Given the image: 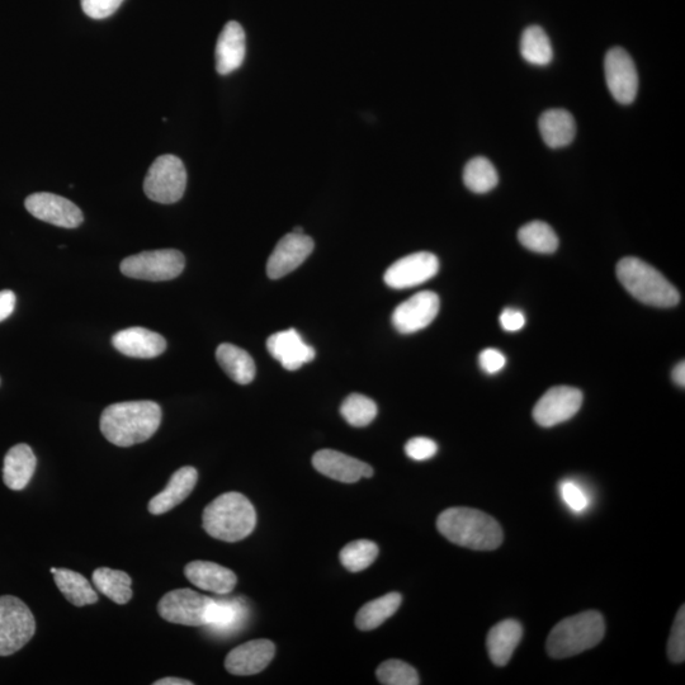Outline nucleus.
Segmentation results:
<instances>
[{
    "mask_svg": "<svg viewBox=\"0 0 685 685\" xmlns=\"http://www.w3.org/2000/svg\"><path fill=\"white\" fill-rule=\"evenodd\" d=\"M190 680L179 679V678H164L154 682V685H192Z\"/></svg>",
    "mask_w": 685,
    "mask_h": 685,
    "instance_id": "45",
    "label": "nucleus"
},
{
    "mask_svg": "<svg viewBox=\"0 0 685 685\" xmlns=\"http://www.w3.org/2000/svg\"><path fill=\"white\" fill-rule=\"evenodd\" d=\"M518 239L524 248L535 253L551 254L559 248V238L554 229L543 221H532L524 225L519 230Z\"/></svg>",
    "mask_w": 685,
    "mask_h": 685,
    "instance_id": "32",
    "label": "nucleus"
},
{
    "mask_svg": "<svg viewBox=\"0 0 685 685\" xmlns=\"http://www.w3.org/2000/svg\"><path fill=\"white\" fill-rule=\"evenodd\" d=\"M216 359L222 370L236 384L248 385L254 380L257 368L252 356L244 349L230 343L221 344L217 348Z\"/></svg>",
    "mask_w": 685,
    "mask_h": 685,
    "instance_id": "27",
    "label": "nucleus"
},
{
    "mask_svg": "<svg viewBox=\"0 0 685 685\" xmlns=\"http://www.w3.org/2000/svg\"><path fill=\"white\" fill-rule=\"evenodd\" d=\"M186 187L187 170L176 155H162L155 159L144 181L145 195L163 205L181 200Z\"/></svg>",
    "mask_w": 685,
    "mask_h": 685,
    "instance_id": "7",
    "label": "nucleus"
},
{
    "mask_svg": "<svg viewBox=\"0 0 685 685\" xmlns=\"http://www.w3.org/2000/svg\"><path fill=\"white\" fill-rule=\"evenodd\" d=\"M112 344L118 352L132 358H155L167 349V340L162 335L145 328L121 330L113 335Z\"/></svg>",
    "mask_w": 685,
    "mask_h": 685,
    "instance_id": "20",
    "label": "nucleus"
},
{
    "mask_svg": "<svg viewBox=\"0 0 685 685\" xmlns=\"http://www.w3.org/2000/svg\"><path fill=\"white\" fill-rule=\"evenodd\" d=\"M521 54L529 64L546 66L554 58L550 39L540 26H529L521 39Z\"/></svg>",
    "mask_w": 685,
    "mask_h": 685,
    "instance_id": "31",
    "label": "nucleus"
},
{
    "mask_svg": "<svg viewBox=\"0 0 685 685\" xmlns=\"http://www.w3.org/2000/svg\"><path fill=\"white\" fill-rule=\"evenodd\" d=\"M581 404H583V392L575 387H552L538 400L533 409V418L541 427H555L575 417Z\"/></svg>",
    "mask_w": 685,
    "mask_h": 685,
    "instance_id": "10",
    "label": "nucleus"
},
{
    "mask_svg": "<svg viewBox=\"0 0 685 685\" xmlns=\"http://www.w3.org/2000/svg\"><path fill=\"white\" fill-rule=\"evenodd\" d=\"M16 309V295L11 290L0 291V323L13 314Z\"/></svg>",
    "mask_w": 685,
    "mask_h": 685,
    "instance_id": "43",
    "label": "nucleus"
},
{
    "mask_svg": "<svg viewBox=\"0 0 685 685\" xmlns=\"http://www.w3.org/2000/svg\"><path fill=\"white\" fill-rule=\"evenodd\" d=\"M36 633L31 609L17 597H0V656L16 654Z\"/></svg>",
    "mask_w": 685,
    "mask_h": 685,
    "instance_id": "6",
    "label": "nucleus"
},
{
    "mask_svg": "<svg viewBox=\"0 0 685 685\" xmlns=\"http://www.w3.org/2000/svg\"><path fill=\"white\" fill-rule=\"evenodd\" d=\"M479 363L481 370L488 375H495L507 365V358L498 349L488 348L480 353Z\"/></svg>",
    "mask_w": 685,
    "mask_h": 685,
    "instance_id": "41",
    "label": "nucleus"
},
{
    "mask_svg": "<svg viewBox=\"0 0 685 685\" xmlns=\"http://www.w3.org/2000/svg\"><path fill=\"white\" fill-rule=\"evenodd\" d=\"M267 349L287 371L299 370L315 358V349L307 346L295 329L271 335L267 340Z\"/></svg>",
    "mask_w": 685,
    "mask_h": 685,
    "instance_id": "19",
    "label": "nucleus"
},
{
    "mask_svg": "<svg viewBox=\"0 0 685 685\" xmlns=\"http://www.w3.org/2000/svg\"><path fill=\"white\" fill-rule=\"evenodd\" d=\"M340 414L352 427H367L375 420L377 405L375 401L365 395L352 394L340 406Z\"/></svg>",
    "mask_w": 685,
    "mask_h": 685,
    "instance_id": "35",
    "label": "nucleus"
},
{
    "mask_svg": "<svg viewBox=\"0 0 685 685\" xmlns=\"http://www.w3.org/2000/svg\"><path fill=\"white\" fill-rule=\"evenodd\" d=\"M93 583L112 602L126 604L131 601L132 580L125 571L99 568L93 573Z\"/></svg>",
    "mask_w": 685,
    "mask_h": 685,
    "instance_id": "30",
    "label": "nucleus"
},
{
    "mask_svg": "<svg viewBox=\"0 0 685 685\" xmlns=\"http://www.w3.org/2000/svg\"><path fill=\"white\" fill-rule=\"evenodd\" d=\"M403 602L399 593H389L375 601L368 602L359 609L356 616V626L361 631H372L394 616Z\"/></svg>",
    "mask_w": 685,
    "mask_h": 685,
    "instance_id": "29",
    "label": "nucleus"
},
{
    "mask_svg": "<svg viewBox=\"0 0 685 685\" xmlns=\"http://www.w3.org/2000/svg\"><path fill=\"white\" fill-rule=\"evenodd\" d=\"M202 524L212 538L238 542L252 535L257 526V513L247 496L226 493L203 510Z\"/></svg>",
    "mask_w": 685,
    "mask_h": 685,
    "instance_id": "3",
    "label": "nucleus"
},
{
    "mask_svg": "<svg viewBox=\"0 0 685 685\" xmlns=\"http://www.w3.org/2000/svg\"><path fill=\"white\" fill-rule=\"evenodd\" d=\"M561 498L564 500L565 504L575 513L584 512L587 510L590 504L587 493L584 489H581L579 484L574 483V481L566 480L560 485Z\"/></svg>",
    "mask_w": 685,
    "mask_h": 685,
    "instance_id": "38",
    "label": "nucleus"
},
{
    "mask_svg": "<svg viewBox=\"0 0 685 685\" xmlns=\"http://www.w3.org/2000/svg\"><path fill=\"white\" fill-rule=\"evenodd\" d=\"M28 212L36 219L49 222L59 228L75 229L84 220L83 212L68 198L54 193L40 192L28 196L25 201Z\"/></svg>",
    "mask_w": 685,
    "mask_h": 685,
    "instance_id": "13",
    "label": "nucleus"
},
{
    "mask_svg": "<svg viewBox=\"0 0 685 685\" xmlns=\"http://www.w3.org/2000/svg\"><path fill=\"white\" fill-rule=\"evenodd\" d=\"M523 637V627L516 620H505L491 628L486 647L494 665L505 666L516 651Z\"/></svg>",
    "mask_w": 685,
    "mask_h": 685,
    "instance_id": "24",
    "label": "nucleus"
},
{
    "mask_svg": "<svg viewBox=\"0 0 685 685\" xmlns=\"http://www.w3.org/2000/svg\"><path fill=\"white\" fill-rule=\"evenodd\" d=\"M439 271V261L436 255L429 252H419L408 255L396 261L387 269L384 280L386 285L394 290H405L432 280Z\"/></svg>",
    "mask_w": 685,
    "mask_h": 685,
    "instance_id": "12",
    "label": "nucleus"
},
{
    "mask_svg": "<svg viewBox=\"0 0 685 685\" xmlns=\"http://www.w3.org/2000/svg\"><path fill=\"white\" fill-rule=\"evenodd\" d=\"M162 423V409L154 401H126L107 406L101 415V432L117 447L148 441Z\"/></svg>",
    "mask_w": 685,
    "mask_h": 685,
    "instance_id": "1",
    "label": "nucleus"
},
{
    "mask_svg": "<svg viewBox=\"0 0 685 685\" xmlns=\"http://www.w3.org/2000/svg\"><path fill=\"white\" fill-rule=\"evenodd\" d=\"M673 380L680 387H685V365L684 361L678 363L673 370Z\"/></svg>",
    "mask_w": 685,
    "mask_h": 685,
    "instance_id": "44",
    "label": "nucleus"
},
{
    "mask_svg": "<svg viewBox=\"0 0 685 685\" xmlns=\"http://www.w3.org/2000/svg\"><path fill=\"white\" fill-rule=\"evenodd\" d=\"M250 618V607L247 599L212 598L209 614H207V632L215 637L234 636L243 630Z\"/></svg>",
    "mask_w": 685,
    "mask_h": 685,
    "instance_id": "14",
    "label": "nucleus"
},
{
    "mask_svg": "<svg viewBox=\"0 0 685 685\" xmlns=\"http://www.w3.org/2000/svg\"><path fill=\"white\" fill-rule=\"evenodd\" d=\"M604 635L606 622L601 613H579L554 627L547 639V654L554 659L571 658L601 644Z\"/></svg>",
    "mask_w": 685,
    "mask_h": 685,
    "instance_id": "4",
    "label": "nucleus"
},
{
    "mask_svg": "<svg viewBox=\"0 0 685 685\" xmlns=\"http://www.w3.org/2000/svg\"><path fill=\"white\" fill-rule=\"evenodd\" d=\"M198 481L195 467L184 466L170 477L167 488L155 495L148 505L149 512L154 516H162L169 510L176 508L191 495Z\"/></svg>",
    "mask_w": 685,
    "mask_h": 685,
    "instance_id": "23",
    "label": "nucleus"
},
{
    "mask_svg": "<svg viewBox=\"0 0 685 685\" xmlns=\"http://www.w3.org/2000/svg\"><path fill=\"white\" fill-rule=\"evenodd\" d=\"M540 132L543 141L552 149L565 148L573 143L576 135V124L573 115L561 108H554L542 113Z\"/></svg>",
    "mask_w": 685,
    "mask_h": 685,
    "instance_id": "26",
    "label": "nucleus"
},
{
    "mask_svg": "<svg viewBox=\"0 0 685 685\" xmlns=\"http://www.w3.org/2000/svg\"><path fill=\"white\" fill-rule=\"evenodd\" d=\"M377 679L384 685H418L420 683L417 670L401 660H387L376 672Z\"/></svg>",
    "mask_w": 685,
    "mask_h": 685,
    "instance_id": "36",
    "label": "nucleus"
},
{
    "mask_svg": "<svg viewBox=\"0 0 685 685\" xmlns=\"http://www.w3.org/2000/svg\"><path fill=\"white\" fill-rule=\"evenodd\" d=\"M465 186L474 193H488L499 182L498 173L490 160L477 157L467 163L464 170Z\"/></svg>",
    "mask_w": 685,
    "mask_h": 685,
    "instance_id": "33",
    "label": "nucleus"
},
{
    "mask_svg": "<svg viewBox=\"0 0 685 685\" xmlns=\"http://www.w3.org/2000/svg\"><path fill=\"white\" fill-rule=\"evenodd\" d=\"M184 574L195 587L219 595L230 594L238 583L233 571L210 561L190 562L184 569Z\"/></svg>",
    "mask_w": 685,
    "mask_h": 685,
    "instance_id": "22",
    "label": "nucleus"
},
{
    "mask_svg": "<svg viewBox=\"0 0 685 685\" xmlns=\"http://www.w3.org/2000/svg\"><path fill=\"white\" fill-rule=\"evenodd\" d=\"M500 325H502L505 332H519L526 325V316H524L522 311L508 307L500 315Z\"/></svg>",
    "mask_w": 685,
    "mask_h": 685,
    "instance_id": "42",
    "label": "nucleus"
},
{
    "mask_svg": "<svg viewBox=\"0 0 685 685\" xmlns=\"http://www.w3.org/2000/svg\"><path fill=\"white\" fill-rule=\"evenodd\" d=\"M617 277L628 294L642 304L655 307L678 305L680 295L658 269L639 258H623L617 264Z\"/></svg>",
    "mask_w": 685,
    "mask_h": 685,
    "instance_id": "5",
    "label": "nucleus"
},
{
    "mask_svg": "<svg viewBox=\"0 0 685 685\" xmlns=\"http://www.w3.org/2000/svg\"><path fill=\"white\" fill-rule=\"evenodd\" d=\"M186 258L176 249L153 250L131 255L121 262V272L126 277L151 282L170 281L181 276Z\"/></svg>",
    "mask_w": 685,
    "mask_h": 685,
    "instance_id": "8",
    "label": "nucleus"
},
{
    "mask_svg": "<svg viewBox=\"0 0 685 685\" xmlns=\"http://www.w3.org/2000/svg\"><path fill=\"white\" fill-rule=\"evenodd\" d=\"M55 583L68 602L75 607L89 606L98 602V595L91 583L77 571L68 569H56Z\"/></svg>",
    "mask_w": 685,
    "mask_h": 685,
    "instance_id": "28",
    "label": "nucleus"
},
{
    "mask_svg": "<svg viewBox=\"0 0 685 685\" xmlns=\"http://www.w3.org/2000/svg\"><path fill=\"white\" fill-rule=\"evenodd\" d=\"M313 465L320 474L344 484H354L362 477L368 479L373 475L372 467L366 462L333 450L316 452L313 457Z\"/></svg>",
    "mask_w": 685,
    "mask_h": 685,
    "instance_id": "18",
    "label": "nucleus"
},
{
    "mask_svg": "<svg viewBox=\"0 0 685 685\" xmlns=\"http://www.w3.org/2000/svg\"><path fill=\"white\" fill-rule=\"evenodd\" d=\"M247 53V39L240 23H226L216 45V70L220 75H229L242 66Z\"/></svg>",
    "mask_w": 685,
    "mask_h": 685,
    "instance_id": "21",
    "label": "nucleus"
},
{
    "mask_svg": "<svg viewBox=\"0 0 685 685\" xmlns=\"http://www.w3.org/2000/svg\"><path fill=\"white\" fill-rule=\"evenodd\" d=\"M212 598L205 597L192 589H176L165 594L158 604L163 620L176 625L203 627Z\"/></svg>",
    "mask_w": 685,
    "mask_h": 685,
    "instance_id": "9",
    "label": "nucleus"
},
{
    "mask_svg": "<svg viewBox=\"0 0 685 685\" xmlns=\"http://www.w3.org/2000/svg\"><path fill=\"white\" fill-rule=\"evenodd\" d=\"M379 556V546L370 540H358L349 543L340 551V562L352 573L370 568Z\"/></svg>",
    "mask_w": 685,
    "mask_h": 685,
    "instance_id": "34",
    "label": "nucleus"
},
{
    "mask_svg": "<svg viewBox=\"0 0 685 685\" xmlns=\"http://www.w3.org/2000/svg\"><path fill=\"white\" fill-rule=\"evenodd\" d=\"M37 458L28 444H17L4 458L3 481L11 490H23L35 474Z\"/></svg>",
    "mask_w": 685,
    "mask_h": 685,
    "instance_id": "25",
    "label": "nucleus"
},
{
    "mask_svg": "<svg viewBox=\"0 0 685 685\" xmlns=\"http://www.w3.org/2000/svg\"><path fill=\"white\" fill-rule=\"evenodd\" d=\"M439 305V297L434 292H418L396 307L392 314V324L401 334L420 332L437 318Z\"/></svg>",
    "mask_w": 685,
    "mask_h": 685,
    "instance_id": "15",
    "label": "nucleus"
},
{
    "mask_svg": "<svg viewBox=\"0 0 685 685\" xmlns=\"http://www.w3.org/2000/svg\"><path fill=\"white\" fill-rule=\"evenodd\" d=\"M439 533L457 546L475 551H493L502 545L500 524L481 510L458 507L444 510L437 519Z\"/></svg>",
    "mask_w": 685,
    "mask_h": 685,
    "instance_id": "2",
    "label": "nucleus"
},
{
    "mask_svg": "<svg viewBox=\"0 0 685 685\" xmlns=\"http://www.w3.org/2000/svg\"><path fill=\"white\" fill-rule=\"evenodd\" d=\"M276 654L272 641L262 639L245 642L226 656L225 668L230 674L248 677L263 672Z\"/></svg>",
    "mask_w": 685,
    "mask_h": 685,
    "instance_id": "17",
    "label": "nucleus"
},
{
    "mask_svg": "<svg viewBox=\"0 0 685 685\" xmlns=\"http://www.w3.org/2000/svg\"><path fill=\"white\" fill-rule=\"evenodd\" d=\"M604 72L613 98L621 105H631L639 91V75L630 54L622 47L609 50L604 60Z\"/></svg>",
    "mask_w": 685,
    "mask_h": 685,
    "instance_id": "11",
    "label": "nucleus"
},
{
    "mask_svg": "<svg viewBox=\"0 0 685 685\" xmlns=\"http://www.w3.org/2000/svg\"><path fill=\"white\" fill-rule=\"evenodd\" d=\"M82 8L88 17L93 20H103L111 17L121 7L124 0H80Z\"/></svg>",
    "mask_w": 685,
    "mask_h": 685,
    "instance_id": "40",
    "label": "nucleus"
},
{
    "mask_svg": "<svg viewBox=\"0 0 685 685\" xmlns=\"http://www.w3.org/2000/svg\"><path fill=\"white\" fill-rule=\"evenodd\" d=\"M437 452V443L429 438L417 437L410 439V441L405 444L406 456L414 461L431 460L432 457L437 455Z\"/></svg>",
    "mask_w": 685,
    "mask_h": 685,
    "instance_id": "39",
    "label": "nucleus"
},
{
    "mask_svg": "<svg viewBox=\"0 0 685 685\" xmlns=\"http://www.w3.org/2000/svg\"><path fill=\"white\" fill-rule=\"evenodd\" d=\"M314 240L305 234L292 233L283 236L274 248L267 263V274L271 280H280L295 269L313 253Z\"/></svg>",
    "mask_w": 685,
    "mask_h": 685,
    "instance_id": "16",
    "label": "nucleus"
},
{
    "mask_svg": "<svg viewBox=\"0 0 685 685\" xmlns=\"http://www.w3.org/2000/svg\"><path fill=\"white\" fill-rule=\"evenodd\" d=\"M668 656L675 664L683 663L685 659V607L679 609L675 617L672 633L668 642Z\"/></svg>",
    "mask_w": 685,
    "mask_h": 685,
    "instance_id": "37",
    "label": "nucleus"
}]
</instances>
